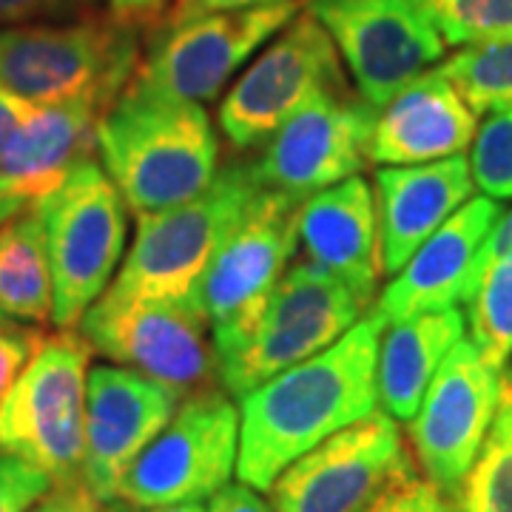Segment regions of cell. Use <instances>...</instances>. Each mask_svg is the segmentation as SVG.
Returning a JSON list of instances; mask_svg holds the SVG:
<instances>
[{
  "label": "cell",
  "mask_w": 512,
  "mask_h": 512,
  "mask_svg": "<svg viewBox=\"0 0 512 512\" xmlns=\"http://www.w3.org/2000/svg\"><path fill=\"white\" fill-rule=\"evenodd\" d=\"M384 328L387 322L370 311L330 348L237 399L242 484L271 490L296 458L379 410L376 365Z\"/></svg>",
  "instance_id": "cell-1"
},
{
  "label": "cell",
  "mask_w": 512,
  "mask_h": 512,
  "mask_svg": "<svg viewBox=\"0 0 512 512\" xmlns=\"http://www.w3.org/2000/svg\"><path fill=\"white\" fill-rule=\"evenodd\" d=\"M97 157L140 217L194 200L214 183L220 137L200 103L123 92L97 126Z\"/></svg>",
  "instance_id": "cell-2"
},
{
  "label": "cell",
  "mask_w": 512,
  "mask_h": 512,
  "mask_svg": "<svg viewBox=\"0 0 512 512\" xmlns=\"http://www.w3.org/2000/svg\"><path fill=\"white\" fill-rule=\"evenodd\" d=\"M140 32L111 15L6 26L0 83L32 106L94 100L111 109L143 60Z\"/></svg>",
  "instance_id": "cell-3"
},
{
  "label": "cell",
  "mask_w": 512,
  "mask_h": 512,
  "mask_svg": "<svg viewBox=\"0 0 512 512\" xmlns=\"http://www.w3.org/2000/svg\"><path fill=\"white\" fill-rule=\"evenodd\" d=\"M262 194L254 165L231 163L194 200L140 214L109 296H188L202 288L214 254Z\"/></svg>",
  "instance_id": "cell-4"
},
{
  "label": "cell",
  "mask_w": 512,
  "mask_h": 512,
  "mask_svg": "<svg viewBox=\"0 0 512 512\" xmlns=\"http://www.w3.org/2000/svg\"><path fill=\"white\" fill-rule=\"evenodd\" d=\"M77 330L94 353L128 367L180 399L220 387V362L202 291L188 296H109L83 313Z\"/></svg>",
  "instance_id": "cell-5"
},
{
  "label": "cell",
  "mask_w": 512,
  "mask_h": 512,
  "mask_svg": "<svg viewBox=\"0 0 512 512\" xmlns=\"http://www.w3.org/2000/svg\"><path fill=\"white\" fill-rule=\"evenodd\" d=\"M46 231L57 330H74L106 293L128 242V205L94 154L35 202Z\"/></svg>",
  "instance_id": "cell-6"
},
{
  "label": "cell",
  "mask_w": 512,
  "mask_h": 512,
  "mask_svg": "<svg viewBox=\"0 0 512 512\" xmlns=\"http://www.w3.org/2000/svg\"><path fill=\"white\" fill-rule=\"evenodd\" d=\"M92 356L77 328L43 336L0 407V450L32 461L55 484L83 481Z\"/></svg>",
  "instance_id": "cell-7"
},
{
  "label": "cell",
  "mask_w": 512,
  "mask_h": 512,
  "mask_svg": "<svg viewBox=\"0 0 512 512\" xmlns=\"http://www.w3.org/2000/svg\"><path fill=\"white\" fill-rule=\"evenodd\" d=\"M305 6L308 0H271L177 26H157L126 92L148 100L205 106L220 97L234 74Z\"/></svg>",
  "instance_id": "cell-8"
},
{
  "label": "cell",
  "mask_w": 512,
  "mask_h": 512,
  "mask_svg": "<svg viewBox=\"0 0 512 512\" xmlns=\"http://www.w3.org/2000/svg\"><path fill=\"white\" fill-rule=\"evenodd\" d=\"M370 308L339 276L308 259L291 262L248 339L220 359V387L242 399L282 370L339 342Z\"/></svg>",
  "instance_id": "cell-9"
},
{
  "label": "cell",
  "mask_w": 512,
  "mask_h": 512,
  "mask_svg": "<svg viewBox=\"0 0 512 512\" xmlns=\"http://www.w3.org/2000/svg\"><path fill=\"white\" fill-rule=\"evenodd\" d=\"M299 205L296 197L262 188L202 276V308L217 362L248 339L291 268L299 248Z\"/></svg>",
  "instance_id": "cell-10"
},
{
  "label": "cell",
  "mask_w": 512,
  "mask_h": 512,
  "mask_svg": "<svg viewBox=\"0 0 512 512\" xmlns=\"http://www.w3.org/2000/svg\"><path fill=\"white\" fill-rule=\"evenodd\" d=\"M237 458L239 404L222 387L188 396L131 464L117 501L151 510L214 498L231 484Z\"/></svg>",
  "instance_id": "cell-11"
},
{
  "label": "cell",
  "mask_w": 512,
  "mask_h": 512,
  "mask_svg": "<svg viewBox=\"0 0 512 512\" xmlns=\"http://www.w3.org/2000/svg\"><path fill=\"white\" fill-rule=\"evenodd\" d=\"M348 86L325 26L302 9L225 92L217 126L239 151L265 146L313 94Z\"/></svg>",
  "instance_id": "cell-12"
},
{
  "label": "cell",
  "mask_w": 512,
  "mask_h": 512,
  "mask_svg": "<svg viewBox=\"0 0 512 512\" xmlns=\"http://www.w3.org/2000/svg\"><path fill=\"white\" fill-rule=\"evenodd\" d=\"M501 376L470 339H461L407 421L410 456L419 473L456 504L501 407Z\"/></svg>",
  "instance_id": "cell-13"
},
{
  "label": "cell",
  "mask_w": 512,
  "mask_h": 512,
  "mask_svg": "<svg viewBox=\"0 0 512 512\" xmlns=\"http://www.w3.org/2000/svg\"><path fill=\"white\" fill-rule=\"evenodd\" d=\"M348 66L356 92L382 109L444 57V37L421 0H308Z\"/></svg>",
  "instance_id": "cell-14"
},
{
  "label": "cell",
  "mask_w": 512,
  "mask_h": 512,
  "mask_svg": "<svg viewBox=\"0 0 512 512\" xmlns=\"http://www.w3.org/2000/svg\"><path fill=\"white\" fill-rule=\"evenodd\" d=\"M376 114L379 109L350 86L313 94L251 160L256 180L268 191L308 200L356 177L370 163Z\"/></svg>",
  "instance_id": "cell-15"
},
{
  "label": "cell",
  "mask_w": 512,
  "mask_h": 512,
  "mask_svg": "<svg viewBox=\"0 0 512 512\" xmlns=\"http://www.w3.org/2000/svg\"><path fill=\"white\" fill-rule=\"evenodd\" d=\"M410 461L399 421L379 407L288 464L268 495L276 512H365Z\"/></svg>",
  "instance_id": "cell-16"
},
{
  "label": "cell",
  "mask_w": 512,
  "mask_h": 512,
  "mask_svg": "<svg viewBox=\"0 0 512 512\" xmlns=\"http://www.w3.org/2000/svg\"><path fill=\"white\" fill-rule=\"evenodd\" d=\"M163 384L120 365L89 370L83 484L100 504L120 498L123 478L180 407Z\"/></svg>",
  "instance_id": "cell-17"
},
{
  "label": "cell",
  "mask_w": 512,
  "mask_h": 512,
  "mask_svg": "<svg viewBox=\"0 0 512 512\" xmlns=\"http://www.w3.org/2000/svg\"><path fill=\"white\" fill-rule=\"evenodd\" d=\"M501 217L493 197L467 200L433 237L407 259L399 274L387 282L373 311L387 325L410 316L450 311L467 302L476 274V259Z\"/></svg>",
  "instance_id": "cell-18"
},
{
  "label": "cell",
  "mask_w": 512,
  "mask_h": 512,
  "mask_svg": "<svg viewBox=\"0 0 512 512\" xmlns=\"http://www.w3.org/2000/svg\"><path fill=\"white\" fill-rule=\"evenodd\" d=\"M476 180L464 154L421 165H379L373 174L384 274L393 276L407 265L444 222L467 200Z\"/></svg>",
  "instance_id": "cell-19"
},
{
  "label": "cell",
  "mask_w": 512,
  "mask_h": 512,
  "mask_svg": "<svg viewBox=\"0 0 512 512\" xmlns=\"http://www.w3.org/2000/svg\"><path fill=\"white\" fill-rule=\"evenodd\" d=\"M299 248L302 259L339 276L370 305L384 276L373 185L356 174L302 200Z\"/></svg>",
  "instance_id": "cell-20"
},
{
  "label": "cell",
  "mask_w": 512,
  "mask_h": 512,
  "mask_svg": "<svg viewBox=\"0 0 512 512\" xmlns=\"http://www.w3.org/2000/svg\"><path fill=\"white\" fill-rule=\"evenodd\" d=\"M476 131V114L439 69H430L379 109L367 157L373 165L436 163L464 154Z\"/></svg>",
  "instance_id": "cell-21"
},
{
  "label": "cell",
  "mask_w": 512,
  "mask_h": 512,
  "mask_svg": "<svg viewBox=\"0 0 512 512\" xmlns=\"http://www.w3.org/2000/svg\"><path fill=\"white\" fill-rule=\"evenodd\" d=\"M109 106L72 100L35 106L0 154V180L23 205L52 194L83 160L97 154V126Z\"/></svg>",
  "instance_id": "cell-22"
},
{
  "label": "cell",
  "mask_w": 512,
  "mask_h": 512,
  "mask_svg": "<svg viewBox=\"0 0 512 512\" xmlns=\"http://www.w3.org/2000/svg\"><path fill=\"white\" fill-rule=\"evenodd\" d=\"M384 330L376 365L379 404L399 424H407L421 407L444 356L464 339L467 319L461 308H450L419 313Z\"/></svg>",
  "instance_id": "cell-23"
},
{
  "label": "cell",
  "mask_w": 512,
  "mask_h": 512,
  "mask_svg": "<svg viewBox=\"0 0 512 512\" xmlns=\"http://www.w3.org/2000/svg\"><path fill=\"white\" fill-rule=\"evenodd\" d=\"M0 311L35 328L49 325L55 313L46 231L35 205L0 225Z\"/></svg>",
  "instance_id": "cell-24"
},
{
  "label": "cell",
  "mask_w": 512,
  "mask_h": 512,
  "mask_svg": "<svg viewBox=\"0 0 512 512\" xmlns=\"http://www.w3.org/2000/svg\"><path fill=\"white\" fill-rule=\"evenodd\" d=\"M464 308L467 339L504 373L512 362V254L478 265Z\"/></svg>",
  "instance_id": "cell-25"
},
{
  "label": "cell",
  "mask_w": 512,
  "mask_h": 512,
  "mask_svg": "<svg viewBox=\"0 0 512 512\" xmlns=\"http://www.w3.org/2000/svg\"><path fill=\"white\" fill-rule=\"evenodd\" d=\"M436 69L476 117L512 109V37L461 46Z\"/></svg>",
  "instance_id": "cell-26"
},
{
  "label": "cell",
  "mask_w": 512,
  "mask_h": 512,
  "mask_svg": "<svg viewBox=\"0 0 512 512\" xmlns=\"http://www.w3.org/2000/svg\"><path fill=\"white\" fill-rule=\"evenodd\" d=\"M458 507L461 512H512V404L504 399L461 487Z\"/></svg>",
  "instance_id": "cell-27"
},
{
  "label": "cell",
  "mask_w": 512,
  "mask_h": 512,
  "mask_svg": "<svg viewBox=\"0 0 512 512\" xmlns=\"http://www.w3.org/2000/svg\"><path fill=\"white\" fill-rule=\"evenodd\" d=\"M447 46L512 37V0H421Z\"/></svg>",
  "instance_id": "cell-28"
},
{
  "label": "cell",
  "mask_w": 512,
  "mask_h": 512,
  "mask_svg": "<svg viewBox=\"0 0 512 512\" xmlns=\"http://www.w3.org/2000/svg\"><path fill=\"white\" fill-rule=\"evenodd\" d=\"M470 151L476 185L493 200H512V109L487 114Z\"/></svg>",
  "instance_id": "cell-29"
},
{
  "label": "cell",
  "mask_w": 512,
  "mask_h": 512,
  "mask_svg": "<svg viewBox=\"0 0 512 512\" xmlns=\"http://www.w3.org/2000/svg\"><path fill=\"white\" fill-rule=\"evenodd\" d=\"M365 512H461L453 498L439 493L427 478L421 476L416 461H410L402 473L376 495V501Z\"/></svg>",
  "instance_id": "cell-30"
},
{
  "label": "cell",
  "mask_w": 512,
  "mask_h": 512,
  "mask_svg": "<svg viewBox=\"0 0 512 512\" xmlns=\"http://www.w3.org/2000/svg\"><path fill=\"white\" fill-rule=\"evenodd\" d=\"M55 487L32 461L0 450V512H29Z\"/></svg>",
  "instance_id": "cell-31"
},
{
  "label": "cell",
  "mask_w": 512,
  "mask_h": 512,
  "mask_svg": "<svg viewBox=\"0 0 512 512\" xmlns=\"http://www.w3.org/2000/svg\"><path fill=\"white\" fill-rule=\"evenodd\" d=\"M43 336L46 333L40 328L20 325V322H9L0 328V407L6 402V396L12 393L23 367L29 365V359L40 348Z\"/></svg>",
  "instance_id": "cell-32"
},
{
  "label": "cell",
  "mask_w": 512,
  "mask_h": 512,
  "mask_svg": "<svg viewBox=\"0 0 512 512\" xmlns=\"http://www.w3.org/2000/svg\"><path fill=\"white\" fill-rule=\"evenodd\" d=\"M100 507L103 504L94 498L92 490L83 481H77V484H55L29 512H97Z\"/></svg>",
  "instance_id": "cell-33"
},
{
  "label": "cell",
  "mask_w": 512,
  "mask_h": 512,
  "mask_svg": "<svg viewBox=\"0 0 512 512\" xmlns=\"http://www.w3.org/2000/svg\"><path fill=\"white\" fill-rule=\"evenodd\" d=\"M262 3H271V0H174L157 26H177V23H188V20H197L202 15L248 9V6H262Z\"/></svg>",
  "instance_id": "cell-34"
},
{
  "label": "cell",
  "mask_w": 512,
  "mask_h": 512,
  "mask_svg": "<svg viewBox=\"0 0 512 512\" xmlns=\"http://www.w3.org/2000/svg\"><path fill=\"white\" fill-rule=\"evenodd\" d=\"M40 18H69L63 0H0V26H20Z\"/></svg>",
  "instance_id": "cell-35"
},
{
  "label": "cell",
  "mask_w": 512,
  "mask_h": 512,
  "mask_svg": "<svg viewBox=\"0 0 512 512\" xmlns=\"http://www.w3.org/2000/svg\"><path fill=\"white\" fill-rule=\"evenodd\" d=\"M208 512H276L268 498H262L259 490L248 484H228L220 493L211 498Z\"/></svg>",
  "instance_id": "cell-36"
},
{
  "label": "cell",
  "mask_w": 512,
  "mask_h": 512,
  "mask_svg": "<svg viewBox=\"0 0 512 512\" xmlns=\"http://www.w3.org/2000/svg\"><path fill=\"white\" fill-rule=\"evenodd\" d=\"M111 18L131 23L137 29H157L171 0H106Z\"/></svg>",
  "instance_id": "cell-37"
},
{
  "label": "cell",
  "mask_w": 512,
  "mask_h": 512,
  "mask_svg": "<svg viewBox=\"0 0 512 512\" xmlns=\"http://www.w3.org/2000/svg\"><path fill=\"white\" fill-rule=\"evenodd\" d=\"M32 111H35V106L29 100H23L15 92H9L0 83V154H3V148L9 146V140L18 134V128L26 123V117Z\"/></svg>",
  "instance_id": "cell-38"
},
{
  "label": "cell",
  "mask_w": 512,
  "mask_h": 512,
  "mask_svg": "<svg viewBox=\"0 0 512 512\" xmlns=\"http://www.w3.org/2000/svg\"><path fill=\"white\" fill-rule=\"evenodd\" d=\"M504 254H512V208L510 211H501V217H498L495 228L490 231V237H487V242H484V248H481V254H478L476 268Z\"/></svg>",
  "instance_id": "cell-39"
},
{
  "label": "cell",
  "mask_w": 512,
  "mask_h": 512,
  "mask_svg": "<svg viewBox=\"0 0 512 512\" xmlns=\"http://www.w3.org/2000/svg\"><path fill=\"white\" fill-rule=\"evenodd\" d=\"M23 208H29V205H23V202H18L12 194H9V188L3 185V180H0V225L6 220H12L18 211H23Z\"/></svg>",
  "instance_id": "cell-40"
},
{
  "label": "cell",
  "mask_w": 512,
  "mask_h": 512,
  "mask_svg": "<svg viewBox=\"0 0 512 512\" xmlns=\"http://www.w3.org/2000/svg\"><path fill=\"white\" fill-rule=\"evenodd\" d=\"M100 0H63V9L69 18H77V15H92V9Z\"/></svg>",
  "instance_id": "cell-41"
},
{
  "label": "cell",
  "mask_w": 512,
  "mask_h": 512,
  "mask_svg": "<svg viewBox=\"0 0 512 512\" xmlns=\"http://www.w3.org/2000/svg\"><path fill=\"white\" fill-rule=\"evenodd\" d=\"M143 512H208L202 501H185V504H168V507H151Z\"/></svg>",
  "instance_id": "cell-42"
},
{
  "label": "cell",
  "mask_w": 512,
  "mask_h": 512,
  "mask_svg": "<svg viewBox=\"0 0 512 512\" xmlns=\"http://www.w3.org/2000/svg\"><path fill=\"white\" fill-rule=\"evenodd\" d=\"M501 399L512 404V362L504 370V376H501Z\"/></svg>",
  "instance_id": "cell-43"
},
{
  "label": "cell",
  "mask_w": 512,
  "mask_h": 512,
  "mask_svg": "<svg viewBox=\"0 0 512 512\" xmlns=\"http://www.w3.org/2000/svg\"><path fill=\"white\" fill-rule=\"evenodd\" d=\"M97 512H134L128 504H123V501H111V504H103Z\"/></svg>",
  "instance_id": "cell-44"
},
{
  "label": "cell",
  "mask_w": 512,
  "mask_h": 512,
  "mask_svg": "<svg viewBox=\"0 0 512 512\" xmlns=\"http://www.w3.org/2000/svg\"><path fill=\"white\" fill-rule=\"evenodd\" d=\"M9 322H12V319H9V316H6V313L0 311V328H3V325H9Z\"/></svg>",
  "instance_id": "cell-45"
}]
</instances>
